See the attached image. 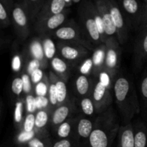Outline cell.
I'll return each instance as SVG.
<instances>
[{"mask_svg":"<svg viewBox=\"0 0 147 147\" xmlns=\"http://www.w3.org/2000/svg\"><path fill=\"white\" fill-rule=\"evenodd\" d=\"M74 106L70 102H65L63 105L57 106L56 109L54 110L51 115V123L54 127H57L63 123L71 115Z\"/></svg>","mask_w":147,"mask_h":147,"instance_id":"obj_14","label":"cell"},{"mask_svg":"<svg viewBox=\"0 0 147 147\" xmlns=\"http://www.w3.org/2000/svg\"><path fill=\"white\" fill-rule=\"evenodd\" d=\"M50 65L55 73L60 78L63 79L67 75L68 65L65 60L57 56H55L50 60Z\"/></svg>","mask_w":147,"mask_h":147,"instance_id":"obj_22","label":"cell"},{"mask_svg":"<svg viewBox=\"0 0 147 147\" xmlns=\"http://www.w3.org/2000/svg\"><path fill=\"white\" fill-rule=\"evenodd\" d=\"M53 147H73V141L69 138H61L56 141L53 145Z\"/></svg>","mask_w":147,"mask_h":147,"instance_id":"obj_47","label":"cell"},{"mask_svg":"<svg viewBox=\"0 0 147 147\" xmlns=\"http://www.w3.org/2000/svg\"><path fill=\"white\" fill-rule=\"evenodd\" d=\"M120 126L114 114L107 110L102 112L96 120L88 138L90 147H110Z\"/></svg>","mask_w":147,"mask_h":147,"instance_id":"obj_2","label":"cell"},{"mask_svg":"<svg viewBox=\"0 0 147 147\" xmlns=\"http://www.w3.org/2000/svg\"><path fill=\"white\" fill-rule=\"evenodd\" d=\"M41 68V63L40 61L37 60V59H32L28 63H27V68H26V71L28 74H31L35 69Z\"/></svg>","mask_w":147,"mask_h":147,"instance_id":"obj_44","label":"cell"},{"mask_svg":"<svg viewBox=\"0 0 147 147\" xmlns=\"http://www.w3.org/2000/svg\"><path fill=\"white\" fill-rule=\"evenodd\" d=\"M117 147H135L134 131L131 122L121 125L119 128Z\"/></svg>","mask_w":147,"mask_h":147,"instance_id":"obj_13","label":"cell"},{"mask_svg":"<svg viewBox=\"0 0 147 147\" xmlns=\"http://www.w3.org/2000/svg\"><path fill=\"white\" fill-rule=\"evenodd\" d=\"M134 126L135 147H147V128L142 122H136Z\"/></svg>","mask_w":147,"mask_h":147,"instance_id":"obj_21","label":"cell"},{"mask_svg":"<svg viewBox=\"0 0 147 147\" xmlns=\"http://www.w3.org/2000/svg\"><path fill=\"white\" fill-rule=\"evenodd\" d=\"M80 1H81V0H71V1H73V3H78L80 2Z\"/></svg>","mask_w":147,"mask_h":147,"instance_id":"obj_49","label":"cell"},{"mask_svg":"<svg viewBox=\"0 0 147 147\" xmlns=\"http://www.w3.org/2000/svg\"><path fill=\"white\" fill-rule=\"evenodd\" d=\"M58 50L62 58L70 62H76L84 59L88 53L87 48L78 43L60 41Z\"/></svg>","mask_w":147,"mask_h":147,"instance_id":"obj_8","label":"cell"},{"mask_svg":"<svg viewBox=\"0 0 147 147\" xmlns=\"http://www.w3.org/2000/svg\"><path fill=\"white\" fill-rule=\"evenodd\" d=\"M95 121L91 120L88 118H80L78 120L76 129L78 135L80 138L88 140L93 128Z\"/></svg>","mask_w":147,"mask_h":147,"instance_id":"obj_18","label":"cell"},{"mask_svg":"<svg viewBox=\"0 0 147 147\" xmlns=\"http://www.w3.org/2000/svg\"><path fill=\"white\" fill-rule=\"evenodd\" d=\"M106 47L104 69L115 79L119 68L121 61V48L116 37H109L105 43Z\"/></svg>","mask_w":147,"mask_h":147,"instance_id":"obj_5","label":"cell"},{"mask_svg":"<svg viewBox=\"0 0 147 147\" xmlns=\"http://www.w3.org/2000/svg\"><path fill=\"white\" fill-rule=\"evenodd\" d=\"M37 131H38V129H36V128L34 131H30V132H26V131H22L17 135V141L18 143H20V144L27 143L30 140L32 139L33 138L36 137Z\"/></svg>","mask_w":147,"mask_h":147,"instance_id":"obj_34","label":"cell"},{"mask_svg":"<svg viewBox=\"0 0 147 147\" xmlns=\"http://www.w3.org/2000/svg\"><path fill=\"white\" fill-rule=\"evenodd\" d=\"M13 23L17 34L21 40H24L30 35L28 17L24 9L19 4H16L11 12Z\"/></svg>","mask_w":147,"mask_h":147,"instance_id":"obj_9","label":"cell"},{"mask_svg":"<svg viewBox=\"0 0 147 147\" xmlns=\"http://www.w3.org/2000/svg\"><path fill=\"white\" fill-rule=\"evenodd\" d=\"M77 118L72 119L69 118L67 120L63 122L56 128L57 135L60 138H67L73 131V126H76L75 122H77Z\"/></svg>","mask_w":147,"mask_h":147,"instance_id":"obj_23","label":"cell"},{"mask_svg":"<svg viewBox=\"0 0 147 147\" xmlns=\"http://www.w3.org/2000/svg\"><path fill=\"white\" fill-rule=\"evenodd\" d=\"M67 13L63 12L60 14L47 16L43 18L37 19L36 24V30L42 34L49 33L57 30L63 25L65 21Z\"/></svg>","mask_w":147,"mask_h":147,"instance_id":"obj_10","label":"cell"},{"mask_svg":"<svg viewBox=\"0 0 147 147\" xmlns=\"http://www.w3.org/2000/svg\"><path fill=\"white\" fill-rule=\"evenodd\" d=\"M48 98L50 100V105L53 106L58 105L57 98V92H56V86L55 82H51L49 84L48 89Z\"/></svg>","mask_w":147,"mask_h":147,"instance_id":"obj_38","label":"cell"},{"mask_svg":"<svg viewBox=\"0 0 147 147\" xmlns=\"http://www.w3.org/2000/svg\"><path fill=\"white\" fill-rule=\"evenodd\" d=\"M22 131L30 132L35 129V115L34 113H27L22 122Z\"/></svg>","mask_w":147,"mask_h":147,"instance_id":"obj_32","label":"cell"},{"mask_svg":"<svg viewBox=\"0 0 147 147\" xmlns=\"http://www.w3.org/2000/svg\"><path fill=\"white\" fill-rule=\"evenodd\" d=\"M146 1H147V0H146Z\"/></svg>","mask_w":147,"mask_h":147,"instance_id":"obj_50","label":"cell"},{"mask_svg":"<svg viewBox=\"0 0 147 147\" xmlns=\"http://www.w3.org/2000/svg\"><path fill=\"white\" fill-rule=\"evenodd\" d=\"M24 102L22 100H18L15 103V108L14 111V120L17 125H20L22 122L24 117Z\"/></svg>","mask_w":147,"mask_h":147,"instance_id":"obj_31","label":"cell"},{"mask_svg":"<svg viewBox=\"0 0 147 147\" xmlns=\"http://www.w3.org/2000/svg\"><path fill=\"white\" fill-rule=\"evenodd\" d=\"M91 96L98 114H101L109 110L112 103L111 89L98 81L95 84Z\"/></svg>","mask_w":147,"mask_h":147,"instance_id":"obj_7","label":"cell"},{"mask_svg":"<svg viewBox=\"0 0 147 147\" xmlns=\"http://www.w3.org/2000/svg\"><path fill=\"white\" fill-rule=\"evenodd\" d=\"M97 76L98 77L99 82L103 84L105 86H107L110 89H112V88H113V84H114L115 82L114 79L112 77L111 74L107 70L103 69V70L100 71V72Z\"/></svg>","mask_w":147,"mask_h":147,"instance_id":"obj_30","label":"cell"},{"mask_svg":"<svg viewBox=\"0 0 147 147\" xmlns=\"http://www.w3.org/2000/svg\"><path fill=\"white\" fill-rule=\"evenodd\" d=\"M82 111L86 116H93L96 112V107L92 97H83L80 102Z\"/></svg>","mask_w":147,"mask_h":147,"instance_id":"obj_28","label":"cell"},{"mask_svg":"<svg viewBox=\"0 0 147 147\" xmlns=\"http://www.w3.org/2000/svg\"><path fill=\"white\" fill-rule=\"evenodd\" d=\"M139 94H140V105L141 110L143 109L147 113V71L142 78L139 86Z\"/></svg>","mask_w":147,"mask_h":147,"instance_id":"obj_26","label":"cell"},{"mask_svg":"<svg viewBox=\"0 0 147 147\" xmlns=\"http://www.w3.org/2000/svg\"><path fill=\"white\" fill-rule=\"evenodd\" d=\"M115 101L120 112L123 125L131 122L141 112L140 101L131 81L124 75H119L113 84Z\"/></svg>","mask_w":147,"mask_h":147,"instance_id":"obj_1","label":"cell"},{"mask_svg":"<svg viewBox=\"0 0 147 147\" xmlns=\"http://www.w3.org/2000/svg\"><path fill=\"white\" fill-rule=\"evenodd\" d=\"M11 92L17 96H20L22 92H23L24 85H23V81L21 76H17L13 79L11 82Z\"/></svg>","mask_w":147,"mask_h":147,"instance_id":"obj_35","label":"cell"},{"mask_svg":"<svg viewBox=\"0 0 147 147\" xmlns=\"http://www.w3.org/2000/svg\"><path fill=\"white\" fill-rule=\"evenodd\" d=\"M79 71L80 74L86 76L90 74H93V62L91 57L84 59L79 66Z\"/></svg>","mask_w":147,"mask_h":147,"instance_id":"obj_33","label":"cell"},{"mask_svg":"<svg viewBox=\"0 0 147 147\" xmlns=\"http://www.w3.org/2000/svg\"><path fill=\"white\" fill-rule=\"evenodd\" d=\"M25 107L27 113H34L37 109L36 106V97L31 94H28L25 99Z\"/></svg>","mask_w":147,"mask_h":147,"instance_id":"obj_36","label":"cell"},{"mask_svg":"<svg viewBox=\"0 0 147 147\" xmlns=\"http://www.w3.org/2000/svg\"><path fill=\"white\" fill-rule=\"evenodd\" d=\"M80 20L82 30L88 41L96 48L100 45L103 44L94 17L89 7V4H86L80 9Z\"/></svg>","mask_w":147,"mask_h":147,"instance_id":"obj_3","label":"cell"},{"mask_svg":"<svg viewBox=\"0 0 147 147\" xmlns=\"http://www.w3.org/2000/svg\"><path fill=\"white\" fill-rule=\"evenodd\" d=\"M54 35L60 41L78 43L89 50L93 48L86 39L83 30L75 23L60 26L54 31Z\"/></svg>","mask_w":147,"mask_h":147,"instance_id":"obj_4","label":"cell"},{"mask_svg":"<svg viewBox=\"0 0 147 147\" xmlns=\"http://www.w3.org/2000/svg\"><path fill=\"white\" fill-rule=\"evenodd\" d=\"M45 56L47 60H51L55 56L56 46L53 40L48 36H45L42 40Z\"/></svg>","mask_w":147,"mask_h":147,"instance_id":"obj_25","label":"cell"},{"mask_svg":"<svg viewBox=\"0 0 147 147\" xmlns=\"http://www.w3.org/2000/svg\"><path fill=\"white\" fill-rule=\"evenodd\" d=\"M89 7H90V10L91 11L92 14H93V17H94L95 20H96V24H97L98 28L99 33H100V37H101L102 42H103V44H105L106 40L108 39V37L106 35V33H105L104 24H103V20H102L101 15H100V12L98 10L96 4L89 3Z\"/></svg>","mask_w":147,"mask_h":147,"instance_id":"obj_24","label":"cell"},{"mask_svg":"<svg viewBox=\"0 0 147 147\" xmlns=\"http://www.w3.org/2000/svg\"><path fill=\"white\" fill-rule=\"evenodd\" d=\"M122 6L129 15L138 17L139 20H140L141 14H139V4L136 0H122Z\"/></svg>","mask_w":147,"mask_h":147,"instance_id":"obj_27","label":"cell"},{"mask_svg":"<svg viewBox=\"0 0 147 147\" xmlns=\"http://www.w3.org/2000/svg\"><path fill=\"white\" fill-rule=\"evenodd\" d=\"M76 89L79 96L86 97L92 95L93 85L91 79L86 75L80 74L76 79Z\"/></svg>","mask_w":147,"mask_h":147,"instance_id":"obj_16","label":"cell"},{"mask_svg":"<svg viewBox=\"0 0 147 147\" xmlns=\"http://www.w3.org/2000/svg\"><path fill=\"white\" fill-rule=\"evenodd\" d=\"M27 147H47L45 141H43L41 138L34 137L32 139L27 143Z\"/></svg>","mask_w":147,"mask_h":147,"instance_id":"obj_46","label":"cell"},{"mask_svg":"<svg viewBox=\"0 0 147 147\" xmlns=\"http://www.w3.org/2000/svg\"><path fill=\"white\" fill-rule=\"evenodd\" d=\"M136 38L134 51V63L136 69H139L147 60V25L143 27Z\"/></svg>","mask_w":147,"mask_h":147,"instance_id":"obj_11","label":"cell"},{"mask_svg":"<svg viewBox=\"0 0 147 147\" xmlns=\"http://www.w3.org/2000/svg\"><path fill=\"white\" fill-rule=\"evenodd\" d=\"M29 54L32 59L40 61L41 63V69H45L47 59L45 56L42 40L39 38H33L29 45Z\"/></svg>","mask_w":147,"mask_h":147,"instance_id":"obj_15","label":"cell"},{"mask_svg":"<svg viewBox=\"0 0 147 147\" xmlns=\"http://www.w3.org/2000/svg\"><path fill=\"white\" fill-rule=\"evenodd\" d=\"M67 5L65 0H50L47 9L43 8V10L37 15V19L43 18L53 14H60L64 12L65 8Z\"/></svg>","mask_w":147,"mask_h":147,"instance_id":"obj_19","label":"cell"},{"mask_svg":"<svg viewBox=\"0 0 147 147\" xmlns=\"http://www.w3.org/2000/svg\"><path fill=\"white\" fill-rule=\"evenodd\" d=\"M22 79L23 81V85H24V89H23V92L25 94H30V92L32 90V82L31 78H30V75L28 74L27 73L23 74L21 76Z\"/></svg>","mask_w":147,"mask_h":147,"instance_id":"obj_40","label":"cell"},{"mask_svg":"<svg viewBox=\"0 0 147 147\" xmlns=\"http://www.w3.org/2000/svg\"><path fill=\"white\" fill-rule=\"evenodd\" d=\"M146 25H147V5H146V10H145L143 14H141L139 27L140 29H142L143 27H144Z\"/></svg>","mask_w":147,"mask_h":147,"instance_id":"obj_48","label":"cell"},{"mask_svg":"<svg viewBox=\"0 0 147 147\" xmlns=\"http://www.w3.org/2000/svg\"><path fill=\"white\" fill-rule=\"evenodd\" d=\"M49 86L47 87V84L45 81L42 80L38 84H35L34 91H35L36 96H46L47 93H48Z\"/></svg>","mask_w":147,"mask_h":147,"instance_id":"obj_39","label":"cell"},{"mask_svg":"<svg viewBox=\"0 0 147 147\" xmlns=\"http://www.w3.org/2000/svg\"><path fill=\"white\" fill-rule=\"evenodd\" d=\"M11 69L15 72H19L22 69V59L20 55L13 56L11 59Z\"/></svg>","mask_w":147,"mask_h":147,"instance_id":"obj_45","label":"cell"},{"mask_svg":"<svg viewBox=\"0 0 147 147\" xmlns=\"http://www.w3.org/2000/svg\"><path fill=\"white\" fill-rule=\"evenodd\" d=\"M50 103L49 98L46 96H36V106L37 110L46 109Z\"/></svg>","mask_w":147,"mask_h":147,"instance_id":"obj_43","label":"cell"},{"mask_svg":"<svg viewBox=\"0 0 147 147\" xmlns=\"http://www.w3.org/2000/svg\"><path fill=\"white\" fill-rule=\"evenodd\" d=\"M106 2L109 6L113 23L116 26L117 31L116 37L120 45H123L126 43L129 38V27L123 18L121 11L114 0H106Z\"/></svg>","mask_w":147,"mask_h":147,"instance_id":"obj_6","label":"cell"},{"mask_svg":"<svg viewBox=\"0 0 147 147\" xmlns=\"http://www.w3.org/2000/svg\"><path fill=\"white\" fill-rule=\"evenodd\" d=\"M28 3L30 5V17L32 18H35L39 14V5L40 4V0H28Z\"/></svg>","mask_w":147,"mask_h":147,"instance_id":"obj_41","label":"cell"},{"mask_svg":"<svg viewBox=\"0 0 147 147\" xmlns=\"http://www.w3.org/2000/svg\"><path fill=\"white\" fill-rule=\"evenodd\" d=\"M0 20L1 26L4 27H8L10 24V20L7 8L2 2L0 3Z\"/></svg>","mask_w":147,"mask_h":147,"instance_id":"obj_37","label":"cell"},{"mask_svg":"<svg viewBox=\"0 0 147 147\" xmlns=\"http://www.w3.org/2000/svg\"><path fill=\"white\" fill-rule=\"evenodd\" d=\"M43 77H44V73L42 71V69L41 68L35 69L32 73L30 74V78L32 84H37L39 82L43 80Z\"/></svg>","mask_w":147,"mask_h":147,"instance_id":"obj_42","label":"cell"},{"mask_svg":"<svg viewBox=\"0 0 147 147\" xmlns=\"http://www.w3.org/2000/svg\"><path fill=\"white\" fill-rule=\"evenodd\" d=\"M95 4L101 15L103 24H104L105 33L107 37H116L117 31H116V26L113 23L111 15L106 0H96Z\"/></svg>","mask_w":147,"mask_h":147,"instance_id":"obj_12","label":"cell"},{"mask_svg":"<svg viewBox=\"0 0 147 147\" xmlns=\"http://www.w3.org/2000/svg\"><path fill=\"white\" fill-rule=\"evenodd\" d=\"M49 112L46 109L38 110L35 114V128L41 130L47 125L49 121Z\"/></svg>","mask_w":147,"mask_h":147,"instance_id":"obj_29","label":"cell"},{"mask_svg":"<svg viewBox=\"0 0 147 147\" xmlns=\"http://www.w3.org/2000/svg\"><path fill=\"white\" fill-rule=\"evenodd\" d=\"M106 50V45L102 44L96 47L93 52L91 58L93 62V74L96 76L104 69Z\"/></svg>","mask_w":147,"mask_h":147,"instance_id":"obj_17","label":"cell"},{"mask_svg":"<svg viewBox=\"0 0 147 147\" xmlns=\"http://www.w3.org/2000/svg\"><path fill=\"white\" fill-rule=\"evenodd\" d=\"M57 78H58V76L56 74L50 72L49 79L55 84L57 102H58L59 106V105L64 104L67 100V89L65 81L62 80L63 79H57Z\"/></svg>","mask_w":147,"mask_h":147,"instance_id":"obj_20","label":"cell"}]
</instances>
